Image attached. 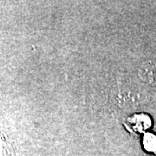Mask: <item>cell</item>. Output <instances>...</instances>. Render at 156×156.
I'll use <instances>...</instances> for the list:
<instances>
[{
    "instance_id": "obj_1",
    "label": "cell",
    "mask_w": 156,
    "mask_h": 156,
    "mask_svg": "<svg viewBox=\"0 0 156 156\" xmlns=\"http://www.w3.org/2000/svg\"><path fill=\"white\" fill-rule=\"evenodd\" d=\"M143 145L146 150L149 152H156V136L154 134H147L144 136Z\"/></svg>"
}]
</instances>
